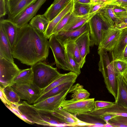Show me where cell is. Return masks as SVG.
<instances>
[{
	"label": "cell",
	"mask_w": 127,
	"mask_h": 127,
	"mask_svg": "<svg viewBox=\"0 0 127 127\" xmlns=\"http://www.w3.org/2000/svg\"><path fill=\"white\" fill-rule=\"evenodd\" d=\"M113 61L114 68L118 75H123L127 71V62L119 59Z\"/></svg>",
	"instance_id": "836d02e7"
},
{
	"label": "cell",
	"mask_w": 127,
	"mask_h": 127,
	"mask_svg": "<svg viewBox=\"0 0 127 127\" xmlns=\"http://www.w3.org/2000/svg\"><path fill=\"white\" fill-rule=\"evenodd\" d=\"M114 10L115 14L120 13L127 11L125 9L121 7L117 6L114 8Z\"/></svg>",
	"instance_id": "bcb514c9"
},
{
	"label": "cell",
	"mask_w": 127,
	"mask_h": 127,
	"mask_svg": "<svg viewBox=\"0 0 127 127\" xmlns=\"http://www.w3.org/2000/svg\"><path fill=\"white\" fill-rule=\"evenodd\" d=\"M108 122L113 126L114 127H127V123L115 122L110 120L108 121Z\"/></svg>",
	"instance_id": "f6af8a7d"
},
{
	"label": "cell",
	"mask_w": 127,
	"mask_h": 127,
	"mask_svg": "<svg viewBox=\"0 0 127 127\" xmlns=\"http://www.w3.org/2000/svg\"><path fill=\"white\" fill-rule=\"evenodd\" d=\"M38 0H6L7 19L13 21L30 5Z\"/></svg>",
	"instance_id": "8fae6325"
},
{
	"label": "cell",
	"mask_w": 127,
	"mask_h": 127,
	"mask_svg": "<svg viewBox=\"0 0 127 127\" xmlns=\"http://www.w3.org/2000/svg\"><path fill=\"white\" fill-rule=\"evenodd\" d=\"M78 76L76 73L71 72L66 73L60 74L51 84L43 89L42 95L63 83L71 81H75Z\"/></svg>",
	"instance_id": "d4e9b609"
},
{
	"label": "cell",
	"mask_w": 127,
	"mask_h": 127,
	"mask_svg": "<svg viewBox=\"0 0 127 127\" xmlns=\"http://www.w3.org/2000/svg\"><path fill=\"white\" fill-rule=\"evenodd\" d=\"M122 60L127 62V45L126 47L123 52Z\"/></svg>",
	"instance_id": "7dc6e473"
},
{
	"label": "cell",
	"mask_w": 127,
	"mask_h": 127,
	"mask_svg": "<svg viewBox=\"0 0 127 127\" xmlns=\"http://www.w3.org/2000/svg\"><path fill=\"white\" fill-rule=\"evenodd\" d=\"M91 47L99 46L105 32L109 28H112L96 14L88 21Z\"/></svg>",
	"instance_id": "8992f818"
},
{
	"label": "cell",
	"mask_w": 127,
	"mask_h": 127,
	"mask_svg": "<svg viewBox=\"0 0 127 127\" xmlns=\"http://www.w3.org/2000/svg\"><path fill=\"white\" fill-rule=\"evenodd\" d=\"M67 52L78 64L82 68L84 64L83 63L78 48L75 41H70L62 44Z\"/></svg>",
	"instance_id": "4316f807"
},
{
	"label": "cell",
	"mask_w": 127,
	"mask_h": 127,
	"mask_svg": "<svg viewBox=\"0 0 127 127\" xmlns=\"http://www.w3.org/2000/svg\"><path fill=\"white\" fill-rule=\"evenodd\" d=\"M116 6L107 4L106 7L109 15L114 24V27L120 22L119 20L115 14L114 10V8Z\"/></svg>",
	"instance_id": "8d00e7d4"
},
{
	"label": "cell",
	"mask_w": 127,
	"mask_h": 127,
	"mask_svg": "<svg viewBox=\"0 0 127 127\" xmlns=\"http://www.w3.org/2000/svg\"><path fill=\"white\" fill-rule=\"evenodd\" d=\"M70 89L64 90L56 95L33 104L32 105L39 109L51 112H53L60 107L62 103L66 99Z\"/></svg>",
	"instance_id": "30bf717a"
},
{
	"label": "cell",
	"mask_w": 127,
	"mask_h": 127,
	"mask_svg": "<svg viewBox=\"0 0 127 127\" xmlns=\"http://www.w3.org/2000/svg\"><path fill=\"white\" fill-rule=\"evenodd\" d=\"M33 73L32 82L43 89L51 84L61 74L54 68L43 61L31 66Z\"/></svg>",
	"instance_id": "277c9868"
},
{
	"label": "cell",
	"mask_w": 127,
	"mask_h": 127,
	"mask_svg": "<svg viewBox=\"0 0 127 127\" xmlns=\"http://www.w3.org/2000/svg\"><path fill=\"white\" fill-rule=\"evenodd\" d=\"M72 13L75 15L83 16L90 13L92 4L74 2Z\"/></svg>",
	"instance_id": "4dcf8cb0"
},
{
	"label": "cell",
	"mask_w": 127,
	"mask_h": 127,
	"mask_svg": "<svg viewBox=\"0 0 127 127\" xmlns=\"http://www.w3.org/2000/svg\"><path fill=\"white\" fill-rule=\"evenodd\" d=\"M114 102L97 100L95 101L94 106L95 109H100L106 107L114 104Z\"/></svg>",
	"instance_id": "74e56055"
},
{
	"label": "cell",
	"mask_w": 127,
	"mask_h": 127,
	"mask_svg": "<svg viewBox=\"0 0 127 127\" xmlns=\"http://www.w3.org/2000/svg\"><path fill=\"white\" fill-rule=\"evenodd\" d=\"M18 108L21 113L33 124L46 126H63L65 123L53 116L50 111L37 109L24 101L20 103Z\"/></svg>",
	"instance_id": "7a4b0ae2"
},
{
	"label": "cell",
	"mask_w": 127,
	"mask_h": 127,
	"mask_svg": "<svg viewBox=\"0 0 127 127\" xmlns=\"http://www.w3.org/2000/svg\"><path fill=\"white\" fill-rule=\"evenodd\" d=\"M89 31L90 28L88 22L77 29L70 31L62 30L55 34L58 39L63 44L68 41H75L80 36Z\"/></svg>",
	"instance_id": "9a60e30c"
},
{
	"label": "cell",
	"mask_w": 127,
	"mask_h": 127,
	"mask_svg": "<svg viewBox=\"0 0 127 127\" xmlns=\"http://www.w3.org/2000/svg\"><path fill=\"white\" fill-rule=\"evenodd\" d=\"M99 0H90L91 3L92 4H96Z\"/></svg>",
	"instance_id": "816d5d0a"
},
{
	"label": "cell",
	"mask_w": 127,
	"mask_h": 127,
	"mask_svg": "<svg viewBox=\"0 0 127 127\" xmlns=\"http://www.w3.org/2000/svg\"><path fill=\"white\" fill-rule=\"evenodd\" d=\"M98 53L99 56L98 70L101 73L106 88L115 100L117 96L118 75L114 68L113 61H110L107 52L98 47Z\"/></svg>",
	"instance_id": "3957f363"
},
{
	"label": "cell",
	"mask_w": 127,
	"mask_h": 127,
	"mask_svg": "<svg viewBox=\"0 0 127 127\" xmlns=\"http://www.w3.org/2000/svg\"><path fill=\"white\" fill-rule=\"evenodd\" d=\"M107 5L106 3H105L92 4L90 13L97 11L100 9L104 7Z\"/></svg>",
	"instance_id": "b9f144b4"
},
{
	"label": "cell",
	"mask_w": 127,
	"mask_h": 127,
	"mask_svg": "<svg viewBox=\"0 0 127 127\" xmlns=\"http://www.w3.org/2000/svg\"><path fill=\"white\" fill-rule=\"evenodd\" d=\"M5 93L8 100L14 103H19L20 98L17 93L11 86H8L4 88Z\"/></svg>",
	"instance_id": "d6a6232c"
},
{
	"label": "cell",
	"mask_w": 127,
	"mask_h": 127,
	"mask_svg": "<svg viewBox=\"0 0 127 127\" xmlns=\"http://www.w3.org/2000/svg\"><path fill=\"white\" fill-rule=\"evenodd\" d=\"M32 71L31 67L30 68L22 70L14 79L13 84H29L32 82Z\"/></svg>",
	"instance_id": "f546056e"
},
{
	"label": "cell",
	"mask_w": 127,
	"mask_h": 127,
	"mask_svg": "<svg viewBox=\"0 0 127 127\" xmlns=\"http://www.w3.org/2000/svg\"><path fill=\"white\" fill-rule=\"evenodd\" d=\"M7 14L6 0H0V18H2Z\"/></svg>",
	"instance_id": "ab89813d"
},
{
	"label": "cell",
	"mask_w": 127,
	"mask_h": 127,
	"mask_svg": "<svg viewBox=\"0 0 127 127\" xmlns=\"http://www.w3.org/2000/svg\"><path fill=\"white\" fill-rule=\"evenodd\" d=\"M122 30L115 27L109 29L104 34L98 47L110 52L113 50L120 37Z\"/></svg>",
	"instance_id": "4fadbf2b"
},
{
	"label": "cell",
	"mask_w": 127,
	"mask_h": 127,
	"mask_svg": "<svg viewBox=\"0 0 127 127\" xmlns=\"http://www.w3.org/2000/svg\"><path fill=\"white\" fill-rule=\"evenodd\" d=\"M69 93L71 94V99L80 100L89 98L90 94L88 91L83 88V86L77 83L72 85L70 89Z\"/></svg>",
	"instance_id": "83f0119b"
},
{
	"label": "cell",
	"mask_w": 127,
	"mask_h": 127,
	"mask_svg": "<svg viewBox=\"0 0 127 127\" xmlns=\"http://www.w3.org/2000/svg\"><path fill=\"white\" fill-rule=\"evenodd\" d=\"M52 115L68 126H77L81 121L76 116L60 107L51 112Z\"/></svg>",
	"instance_id": "d6986e66"
},
{
	"label": "cell",
	"mask_w": 127,
	"mask_h": 127,
	"mask_svg": "<svg viewBox=\"0 0 127 127\" xmlns=\"http://www.w3.org/2000/svg\"><path fill=\"white\" fill-rule=\"evenodd\" d=\"M74 1L71 0L52 20L49 22L44 34L48 39L52 34L53 31L58 23L67 14L73 11Z\"/></svg>",
	"instance_id": "2e32d148"
},
{
	"label": "cell",
	"mask_w": 127,
	"mask_h": 127,
	"mask_svg": "<svg viewBox=\"0 0 127 127\" xmlns=\"http://www.w3.org/2000/svg\"><path fill=\"white\" fill-rule=\"evenodd\" d=\"M74 2H77L83 3H91L90 0H73Z\"/></svg>",
	"instance_id": "c3c4849f"
},
{
	"label": "cell",
	"mask_w": 127,
	"mask_h": 127,
	"mask_svg": "<svg viewBox=\"0 0 127 127\" xmlns=\"http://www.w3.org/2000/svg\"><path fill=\"white\" fill-rule=\"evenodd\" d=\"M95 98L80 100L64 99L60 107L75 115H88L95 108Z\"/></svg>",
	"instance_id": "5b68a950"
},
{
	"label": "cell",
	"mask_w": 127,
	"mask_h": 127,
	"mask_svg": "<svg viewBox=\"0 0 127 127\" xmlns=\"http://www.w3.org/2000/svg\"><path fill=\"white\" fill-rule=\"evenodd\" d=\"M49 44V47L52 52L57 67L70 71L66 59L65 48L58 39L56 34H53L50 36Z\"/></svg>",
	"instance_id": "9c48e42d"
},
{
	"label": "cell",
	"mask_w": 127,
	"mask_h": 127,
	"mask_svg": "<svg viewBox=\"0 0 127 127\" xmlns=\"http://www.w3.org/2000/svg\"><path fill=\"white\" fill-rule=\"evenodd\" d=\"M72 11L66 15L60 21L54 30L52 34H56L62 31L67 23Z\"/></svg>",
	"instance_id": "d590c367"
},
{
	"label": "cell",
	"mask_w": 127,
	"mask_h": 127,
	"mask_svg": "<svg viewBox=\"0 0 127 127\" xmlns=\"http://www.w3.org/2000/svg\"><path fill=\"white\" fill-rule=\"evenodd\" d=\"M110 0H99L96 4L105 3H106Z\"/></svg>",
	"instance_id": "681fc988"
},
{
	"label": "cell",
	"mask_w": 127,
	"mask_h": 127,
	"mask_svg": "<svg viewBox=\"0 0 127 127\" xmlns=\"http://www.w3.org/2000/svg\"><path fill=\"white\" fill-rule=\"evenodd\" d=\"M0 98L5 105L10 106L11 102L8 99L4 91V88L0 87Z\"/></svg>",
	"instance_id": "60d3db41"
},
{
	"label": "cell",
	"mask_w": 127,
	"mask_h": 127,
	"mask_svg": "<svg viewBox=\"0 0 127 127\" xmlns=\"http://www.w3.org/2000/svg\"><path fill=\"white\" fill-rule=\"evenodd\" d=\"M11 86L21 99L26 100L30 104L34 103L42 95L43 90L33 82L28 84H14Z\"/></svg>",
	"instance_id": "ba28073f"
},
{
	"label": "cell",
	"mask_w": 127,
	"mask_h": 127,
	"mask_svg": "<svg viewBox=\"0 0 127 127\" xmlns=\"http://www.w3.org/2000/svg\"><path fill=\"white\" fill-rule=\"evenodd\" d=\"M0 57L14 62L9 42L1 24H0Z\"/></svg>",
	"instance_id": "7402d4cb"
},
{
	"label": "cell",
	"mask_w": 127,
	"mask_h": 127,
	"mask_svg": "<svg viewBox=\"0 0 127 127\" xmlns=\"http://www.w3.org/2000/svg\"><path fill=\"white\" fill-rule=\"evenodd\" d=\"M106 4L119 7H123L127 5V0H110Z\"/></svg>",
	"instance_id": "f35d334b"
},
{
	"label": "cell",
	"mask_w": 127,
	"mask_h": 127,
	"mask_svg": "<svg viewBox=\"0 0 127 127\" xmlns=\"http://www.w3.org/2000/svg\"><path fill=\"white\" fill-rule=\"evenodd\" d=\"M71 0H54L44 13L49 21L52 20Z\"/></svg>",
	"instance_id": "cb8c5ba5"
},
{
	"label": "cell",
	"mask_w": 127,
	"mask_h": 127,
	"mask_svg": "<svg viewBox=\"0 0 127 127\" xmlns=\"http://www.w3.org/2000/svg\"><path fill=\"white\" fill-rule=\"evenodd\" d=\"M0 24L2 26L12 50L16 39L18 28L12 21L0 18Z\"/></svg>",
	"instance_id": "ffe728a7"
},
{
	"label": "cell",
	"mask_w": 127,
	"mask_h": 127,
	"mask_svg": "<svg viewBox=\"0 0 127 127\" xmlns=\"http://www.w3.org/2000/svg\"><path fill=\"white\" fill-rule=\"evenodd\" d=\"M48 39L43 33L28 23L18 28L11 50L13 58L31 66L45 60L49 53Z\"/></svg>",
	"instance_id": "6da1fadb"
},
{
	"label": "cell",
	"mask_w": 127,
	"mask_h": 127,
	"mask_svg": "<svg viewBox=\"0 0 127 127\" xmlns=\"http://www.w3.org/2000/svg\"><path fill=\"white\" fill-rule=\"evenodd\" d=\"M97 11L89 13L83 16L75 15L73 14L72 12L67 23L62 30L70 31L79 28L88 22L93 16L97 13Z\"/></svg>",
	"instance_id": "ac0fdd59"
},
{
	"label": "cell",
	"mask_w": 127,
	"mask_h": 127,
	"mask_svg": "<svg viewBox=\"0 0 127 127\" xmlns=\"http://www.w3.org/2000/svg\"><path fill=\"white\" fill-rule=\"evenodd\" d=\"M65 57L66 62L70 69V72L75 73L78 76L81 73V68L80 65L76 63L66 50Z\"/></svg>",
	"instance_id": "1f68e13d"
},
{
	"label": "cell",
	"mask_w": 127,
	"mask_h": 127,
	"mask_svg": "<svg viewBox=\"0 0 127 127\" xmlns=\"http://www.w3.org/2000/svg\"><path fill=\"white\" fill-rule=\"evenodd\" d=\"M119 20V23L114 27L122 30L127 28V11L116 14Z\"/></svg>",
	"instance_id": "e575fe53"
},
{
	"label": "cell",
	"mask_w": 127,
	"mask_h": 127,
	"mask_svg": "<svg viewBox=\"0 0 127 127\" xmlns=\"http://www.w3.org/2000/svg\"><path fill=\"white\" fill-rule=\"evenodd\" d=\"M110 120L116 122L127 123V117L117 116Z\"/></svg>",
	"instance_id": "7bdbcfd3"
},
{
	"label": "cell",
	"mask_w": 127,
	"mask_h": 127,
	"mask_svg": "<svg viewBox=\"0 0 127 127\" xmlns=\"http://www.w3.org/2000/svg\"><path fill=\"white\" fill-rule=\"evenodd\" d=\"M46 0H38L26 8L12 21L18 28L24 26L35 16L38 11Z\"/></svg>",
	"instance_id": "7c38bea8"
},
{
	"label": "cell",
	"mask_w": 127,
	"mask_h": 127,
	"mask_svg": "<svg viewBox=\"0 0 127 127\" xmlns=\"http://www.w3.org/2000/svg\"><path fill=\"white\" fill-rule=\"evenodd\" d=\"M127 45V28L121 31L119 40L111 52L112 60H122L124 50Z\"/></svg>",
	"instance_id": "603a6c76"
},
{
	"label": "cell",
	"mask_w": 127,
	"mask_h": 127,
	"mask_svg": "<svg viewBox=\"0 0 127 127\" xmlns=\"http://www.w3.org/2000/svg\"><path fill=\"white\" fill-rule=\"evenodd\" d=\"M116 116L114 115L106 114L100 115L99 117V119H100L106 122H108V121L112 118Z\"/></svg>",
	"instance_id": "ee69618b"
},
{
	"label": "cell",
	"mask_w": 127,
	"mask_h": 127,
	"mask_svg": "<svg viewBox=\"0 0 127 127\" xmlns=\"http://www.w3.org/2000/svg\"><path fill=\"white\" fill-rule=\"evenodd\" d=\"M49 22L43 14L37 15L31 19L29 24L32 27L44 33Z\"/></svg>",
	"instance_id": "f1b7e54d"
},
{
	"label": "cell",
	"mask_w": 127,
	"mask_h": 127,
	"mask_svg": "<svg viewBox=\"0 0 127 127\" xmlns=\"http://www.w3.org/2000/svg\"><path fill=\"white\" fill-rule=\"evenodd\" d=\"M121 7L127 11V5Z\"/></svg>",
	"instance_id": "f5cc1de1"
},
{
	"label": "cell",
	"mask_w": 127,
	"mask_h": 127,
	"mask_svg": "<svg viewBox=\"0 0 127 127\" xmlns=\"http://www.w3.org/2000/svg\"><path fill=\"white\" fill-rule=\"evenodd\" d=\"M111 114L117 116L127 117V108L115 103L109 106L100 109L95 108L88 115L99 118L101 115Z\"/></svg>",
	"instance_id": "5bb4252c"
},
{
	"label": "cell",
	"mask_w": 127,
	"mask_h": 127,
	"mask_svg": "<svg viewBox=\"0 0 127 127\" xmlns=\"http://www.w3.org/2000/svg\"><path fill=\"white\" fill-rule=\"evenodd\" d=\"M104 127H114L108 122L104 124Z\"/></svg>",
	"instance_id": "f907efd6"
},
{
	"label": "cell",
	"mask_w": 127,
	"mask_h": 127,
	"mask_svg": "<svg viewBox=\"0 0 127 127\" xmlns=\"http://www.w3.org/2000/svg\"><path fill=\"white\" fill-rule=\"evenodd\" d=\"M75 82L71 81L66 82L56 86L46 93L41 95L35 102L34 104L37 103L48 98L56 95L64 90L70 89Z\"/></svg>",
	"instance_id": "484cf974"
},
{
	"label": "cell",
	"mask_w": 127,
	"mask_h": 127,
	"mask_svg": "<svg viewBox=\"0 0 127 127\" xmlns=\"http://www.w3.org/2000/svg\"><path fill=\"white\" fill-rule=\"evenodd\" d=\"M116 78L118 92L115 103L127 108V81L121 74L118 75Z\"/></svg>",
	"instance_id": "e0dca14e"
},
{
	"label": "cell",
	"mask_w": 127,
	"mask_h": 127,
	"mask_svg": "<svg viewBox=\"0 0 127 127\" xmlns=\"http://www.w3.org/2000/svg\"><path fill=\"white\" fill-rule=\"evenodd\" d=\"M22 70L14 62L0 57V86L4 88L11 86L14 79Z\"/></svg>",
	"instance_id": "52a82bcc"
},
{
	"label": "cell",
	"mask_w": 127,
	"mask_h": 127,
	"mask_svg": "<svg viewBox=\"0 0 127 127\" xmlns=\"http://www.w3.org/2000/svg\"><path fill=\"white\" fill-rule=\"evenodd\" d=\"M76 43L79 50L83 61L85 64L86 57L90 52L91 46L90 31L84 32L76 40Z\"/></svg>",
	"instance_id": "44dd1931"
}]
</instances>
